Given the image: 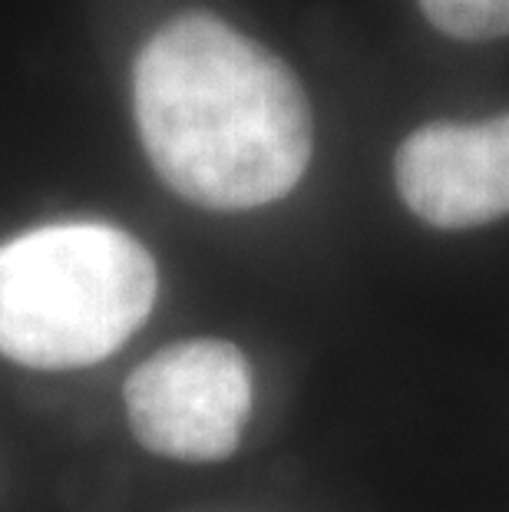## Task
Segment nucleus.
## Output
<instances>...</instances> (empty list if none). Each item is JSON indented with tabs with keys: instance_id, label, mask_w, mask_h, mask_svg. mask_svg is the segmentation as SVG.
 Here are the masks:
<instances>
[{
	"instance_id": "obj_1",
	"label": "nucleus",
	"mask_w": 509,
	"mask_h": 512,
	"mask_svg": "<svg viewBox=\"0 0 509 512\" xmlns=\"http://www.w3.org/2000/svg\"><path fill=\"white\" fill-rule=\"evenodd\" d=\"M133 103L159 179L202 209L275 202L311 162L314 123L298 76L209 14L172 20L146 43Z\"/></svg>"
},
{
	"instance_id": "obj_2",
	"label": "nucleus",
	"mask_w": 509,
	"mask_h": 512,
	"mask_svg": "<svg viewBox=\"0 0 509 512\" xmlns=\"http://www.w3.org/2000/svg\"><path fill=\"white\" fill-rule=\"evenodd\" d=\"M156 291V261L123 228H34L0 245V354L37 370L90 367L143 328Z\"/></svg>"
},
{
	"instance_id": "obj_3",
	"label": "nucleus",
	"mask_w": 509,
	"mask_h": 512,
	"mask_svg": "<svg viewBox=\"0 0 509 512\" xmlns=\"http://www.w3.org/2000/svg\"><path fill=\"white\" fill-rule=\"evenodd\" d=\"M252 413V370L229 341L199 337L162 347L126 380L136 440L166 460L215 463L238 450Z\"/></svg>"
},
{
	"instance_id": "obj_4",
	"label": "nucleus",
	"mask_w": 509,
	"mask_h": 512,
	"mask_svg": "<svg viewBox=\"0 0 509 512\" xmlns=\"http://www.w3.org/2000/svg\"><path fill=\"white\" fill-rule=\"evenodd\" d=\"M397 189L433 228L490 225L509 215V113L483 123H427L397 149Z\"/></svg>"
},
{
	"instance_id": "obj_5",
	"label": "nucleus",
	"mask_w": 509,
	"mask_h": 512,
	"mask_svg": "<svg viewBox=\"0 0 509 512\" xmlns=\"http://www.w3.org/2000/svg\"><path fill=\"white\" fill-rule=\"evenodd\" d=\"M420 10L453 40L509 37V0H420Z\"/></svg>"
}]
</instances>
